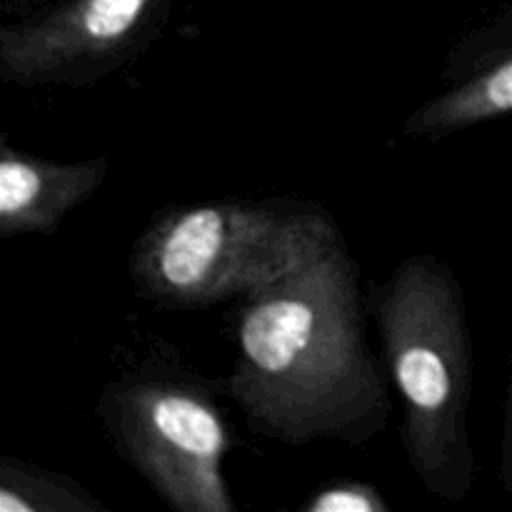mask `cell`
<instances>
[{
	"label": "cell",
	"mask_w": 512,
	"mask_h": 512,
	"mask_svg": "<svg viewBox=\"0 0 512 512\" xmlns=\"http://www.w3.org/2000/svg\"><path fill=\"white\" fill-rule=\"evenodd\" d=\"M512 113V50L420 105L403 130L410 138H445Z\"/></svg>",
	"instance_id": "52a82bcc"
},
{
	"label": "cell",
	"mask_w": 512,
	"mask_h": 512,
	"mask_svg": "<svg viewBox=\"0 0 512 512\" xmlns=\"http://www.w3.org/2000/svg\"><path fill=\"white\" fill-rule=\"evenodd\" d=\"M500 473H503V485L512 493V378H510V395H508V415H505L503 460H500Z\"/></svg>",
	"instance_id": "30bf717a"
},
{
	"label": "cell",
	"mask_w": 512,
	"mask_h": 512,
	"mask_svg": "<svg viewBox=\"0 0 512 512\" xmlns=\"http://www.w3.org/2000/svg\"><path fill=\"white\" fill-rule=\"evenodd\" d=\"M328 218L315 205L243 200L163 210L135 240L130 275L165 308L248 298L288 273Z\"/></svg>",
	"instance_id": "3957f363"
},
{
	"label": "cell",
	"mask_w": 512,
	"mask_h": 512,
	"mask_svg": "<svg viewBox=\"0 0 512 512\" xmlns=\"http://www.w3.org/2000/svg\"><path fill=\"white\" fill-rule=\"evenodd\" d=\"M108 158L55 163L0 145V235H48L60 220L95 195Z\"/></svg>",
	"instance_id": "8992f818"
},
{
	"label": "cell",
	"mask_w": 512,
	"mask_h": 512,
	"mask_svg": "<svg viewBox=\"0 0 512 512\" xmlns=\"http://www.w3.org/2000/svg\"><path fill=\"white\" fill-rule=\"evenodd\" d=\"M308 512H390L388 500L370 483H335L313 493L305 503Z\"/></svg>",
	"instance_id": "9c48e42d"
},
{
	"label": "cell",
	"mask_w": 512,
	"mask_h": 512,
	"mask_svg": "<svg viewBox=\"0 0 512 512\" xmlns=\"http://www.w3.org/2000/svg\"><path fill=\"white\" fill-rule=\"evenodd\" d=\"M375 318L403 403L410 465L430 495L460 503L475 475L468 435L473 348L463 290L435 255H413L380 290Z\"/></svg>",
	"instance_id": "7a4b0ae2"
},
{
	"label": "cell",
	"mask_w": 512,
	"mask_h": 512,
	"mask_svg": "<svg viewBox=\"0 0 512 512\" xmlns=\"http://www.w3.org/2000/svg\"><path fill=\"white\" fill-rule=\"evenodd\" d=\"M103 418L120 453L178 512H235L223 463L230 430L205 390L135 378L105 390Z\"/></svg>",
	"instance_id": "277c9868"
},
{
	"label": "cell",
	"mask_w": 512,
	"mask_h": 512,
	"mask_svg": "<svg viewBox=\"0 0 512 512\" xmlns=\"http://www.w3.org/2000/svg\"><path fill=\"white\" fill-rule=\"evenodd\" d=\"M85 488L65 475L33 468L20 460L0 463V512H103Z\"/></svg>",
	"instance_id": "ba28073f"
},
{
	"label": "cell",
	"mask_w": 512,
	"mask_h": 512,
	"mask_svg": "<svg viewBox=\"0 0 512 512\" xmlns=\"http://www.w3.org/2000/svg\"><path fill=\"white\" fill-rule=\"evenodd\" d=\"M170 0H65L0 30L5 83H80L115 68L153 33Z\"/></svg>",
	"instance_id": "5b68a950"
},
{
	"label": "cell",
	"mask_w": 512,
	"mask_h": 512,
	"mask_svg": "<svg viewBox=\"0 0 512 512\" xmlns=\"http://www.w3.org/2000/svg\"><path fill=\"white\" fill-rule=\"evenodd\" d=\"M235 343L225 388L253 433L285 445H360L388 423V388L333 218L288 273L243 298Z\"/></svg>",
	"instance_id": "6da1fadb"
}]
</instances>
